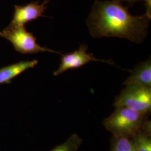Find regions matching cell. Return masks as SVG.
Here are the masks:
<instances>
[{"instance_id": "obj_1", "label": "cell", "mask_w": 151, "mask_h": 151, "mask_svg": "<svg viewBox=\"0 0 151 151\" xmlns=\"http://www.w3.org/2000/svg\"><path fill=\"white\" fill-rule=\"evenodd\" d=\"M151 18L132 15L128 7L116 0H95L86 23L95 39L116 37L142 43L148 35Z\"/></svg>"}, {"instance_id": "obj_2", "label": "cell", "mask_w": 151, "mask_h": 151, "mask_svg": "<svg viewBox=\"0 0 151 151\" xmlns=\"http://www.w3.org/2000/svg\"><path fill=\"white\" fill-rule=\"evenodd\" d=\"M149 115L127 108H115L113 113L104 120L103 124L113 135L131 139L150 120Z\"/></svg>"}, {"instance_id": "obj_3", "label": "cell", "mask_w": 151, "mask_h": 151, "mask_svg": "<svg viewBox=\"0 0 151 151\" xmlns=\"http://www.w3.org/2000/svg\"><path fill=\"white\" fill-rule=\"evenodd\" d=\"M114 101L115 108H127L143 113L151 111V88L132 84L125 86Z\"/></svg>"}, {"instance_id": "obj_4", "label": "cell", "mask_w": 151, "mask_h": 151, "mask_svg": "<svg viewBox=\"0 0 151 151\" xmlns=\"http://www.w3.org/2000/svg\"><path fill=\"white\" fill-rule=\"evenodd\" d=\"M0 37L9 41L16 52L22 54H37L49 52L62 55L59 52L42 47L37 42V38L24 27L7 28L0 32Z\"/></svg>"}, {"instance_id": "obj_5", "label": "cell", "mask_w": 151, "mask_h": 151, "mask_svg": "<svg viewBox=\"0 0 151 151\" xmlns=\"http://www.w3.org/2000/svg\"><path fill=\"white\" fill-rule=\"evenodd\" d=\"M88 48L87 44H82L78 50L73 52L62 54L60 64L58 69L53 72V75L57 76L67 70L81 68L91 61H100L115 65L111 60H100L96 58L92 53H88L87 52Z\"/></svg>"}, {"instance_id": "obj_6", "label": "cell", "mask_w": 151, "mask_h": 151, "mask_svg": "<svg viewBox=\"0 0 151 151\" xmlns=\"http://www.w3.org/2000/svg\"><path fill=\"white\" fill-rule=\"evenodd\" d=\"M40 0L32 2L25 5H15V11L12 19L7 28L24 27L26 24L38 18L45 16L44 13L48 8L47 5L50 0H44L40 4Z\"/></svg>"}, {"instance_id": "obj_7", "label": "cell", "mask_w": 151, "mask_h": 151, "mask_svg": "<svg viewBox=\"0 0 151 151\" xmlns=\"http://www.w3.org/2000/svg\"><path fill=\"white\" fill-rule=\"evenodd\" d=\"M136 84L151 88V60L148 58L137 65L123 85Z\"/></svg>"}, {"instance_id": "obj_8", "label": "cell", "mask_w": 151, "mask_h": 151, "mask_svg": "<svg viewBox=\"0 0 151 151\" xmlns=\"http://www.w3.org/2000/svg\"><path fill=\"white\" fill-rule=\"evenodd\" d=\"M38 63L37 60H22L0 68V85L10 84L14 78L25 70L34 68Z\"/></svg>"}, {"instance_id": "obj_9", "label": "cell", "mask_w": 151, "mask_h": 151, "mask_svg": "<svg viewBox=\"0 0 151 151\" xmlns=\"http://www.w3.org/2000/svg\"><path fill=\"white\" fill-rule=\"evenodd\" d=\"M131 139L134 142L135 151H151V120Z\"/></svg>"}, {"instance_id": "obj_10", "label": "cell", "mask_w": 151, "mask_h": 151, "mask_svg": "<svg viewBox=\"0 0 151 151\" xmlns=\"http://www.w3.org/2000/svg\"><path fill=\"white\" fill-rule=\"evenodd\" d=\"M110 151H135L132 139L113 135L110 139Z\"/></svg>"}, {"instance_id": "obj_11", "label": "cell", "mask_w": 151, "mask_h": 151, "mask_svg": "<svg viewBox=\"0 0 151 151\" xmlns=\"http://www.w3.org/2000/svg\"><path fill=\"white\" fill-rule=\"evenodd\" d=\"M83 140L77 134H72L63 143L58 145L50 151H77Z\"/></svg>"}, {"instance_id": "obj_12", "label": "cell", "mask_w": 151, "mask_h": 151, "mask_svg": "<svg viewBox=\"0 0 151 151\" xmlns=\"http://www.w3.org/2000/svg\"><path fill=\"white\" fill-rule=\"evenodd\" d=\"M145 2L146 15L151 18V0H142Z\"/></svg>"}, {"instance_id": "obj_13", "label": "cell", "mask_w": 151, "mask_h": 151, "mask_svg": "<svg viewBox=\"0 0 151 151\" xmlns=\"http://www.w3.org/2000/svg\"><path fill=\"white\" fill-rule=\"evenodd\" d=\"M116 1H118L120 2H122V1L127 2L129 6H132L134 5L137 2H138L142 0H116Z\"/></svg>"}]
</instances>
